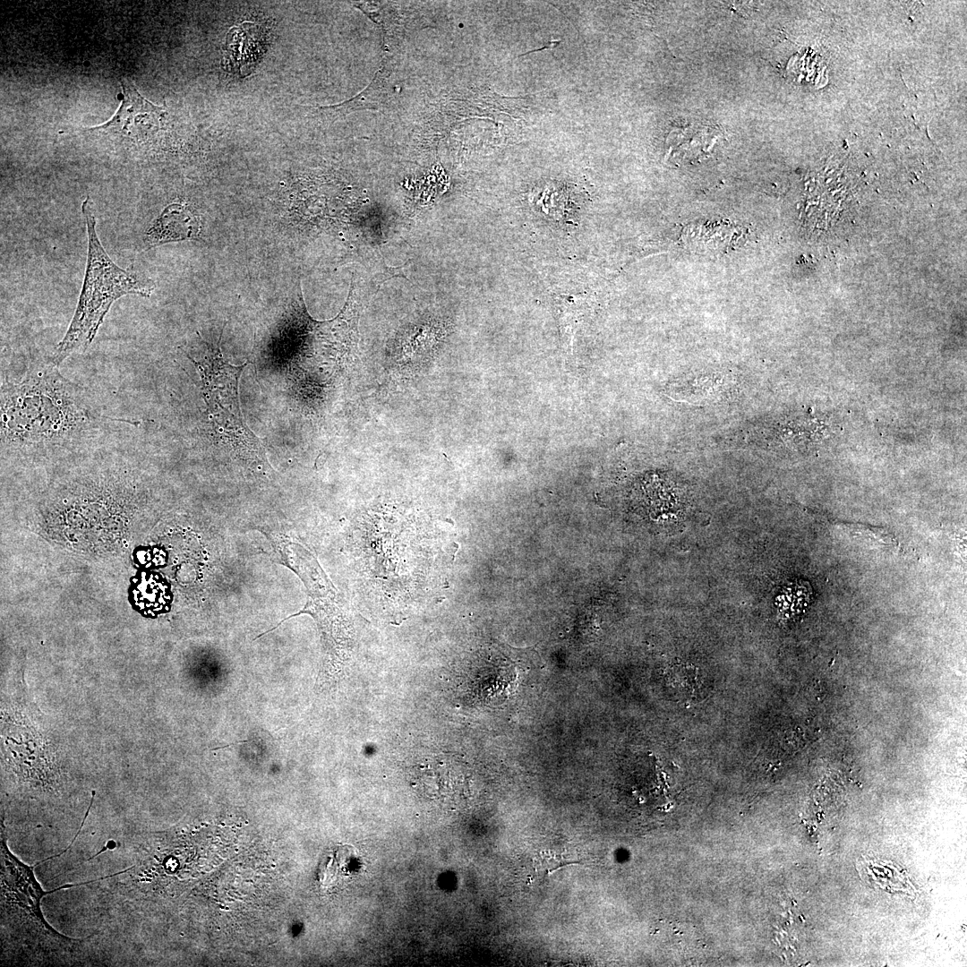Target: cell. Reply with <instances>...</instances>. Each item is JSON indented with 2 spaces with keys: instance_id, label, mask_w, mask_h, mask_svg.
<instances>
[{
  "instance_id": "obj_1",
  "label": "cell",
  "mask_w": 967,
  "mask_h": 967,
  "mask_svg": "<svg viewBox=\"0 0 967 967\" xmlns=\"http://www.w3.org/2000/svg\"><path fill=\"white\" fill-rule=\"evenodd\" d=\"M139 421L111 415L91 390L49 359L19 374L2 373L0 438L4 451L41 453L98 444L114 429Z\"/></svg>"
},
{
  "instance_id": "obj_2",
  "label": "cell",
  "mask_w": 967,
  "mask_h": 967,
  "mask_svg": "<svg viewBox=\"0 0 967 967\" xmlns=\"http://www.w3.org/2000/svg\"><path fill=\"white\" fill-rule=\"evenodd\" d=\"M81 213L88 236L85 276L71 322L49 357L57 366L92 343L116 300L127 295L150 297L155 288L149 278L133 270H124L111 260L97 234L95 208L89 196L81 204Z\"/></svg>"
},
{
  "instance_id": "obj_3",
  "label": "cell",
  "mask_w": 967,
  "mask_h": 967,
  "mask_svg": "<svg viewBox=\"0 0 967 967\" xmlns=\"http://www.w3.org/2000/svg\"><path fill=\"white\" fill-rule=\"evenodd\" d=\"M1 916L2 926L11 940L32 955L49 960L73 956L80 946L90 938L66 937L51 927L43 916L41 899L53 892L90 884L106 877L68 884L46 891L38 882L34 868L21 861L8 848L3 818L1 820Z\"/></svg>"
},
{
  "instance_id": "obj_4",
  "label": "cell",
  "mask_w": 967,
  "mask_h": 967,
  "mask_svg": "<svg viewBox=\"0 0 967 967\" xmlns=\"http://www.w3.org/2000/svg\"><path fill=\"white\" fill-rule=\"evenodd\" d=\"M198 338L184 352L200 377L199 389L210 434L245 458H263L261 441L245 424L240 407L238 384L247 362L234 365L225 360L220 350L221 337L215 345L199 333Z\"/></svg>"
},
{
  "instance_id": "obj_5",
  "label": "cell",
  "mask_w": 967,
  "mask_h": 967,
  "mask_svg": "<svg viewBox=\"0 0 967 967\" xmlns=\"http://www.w3.org/2000/svg\"><path fill=\"white\" fill-rule=\"evenodd\" d=\"M123 100L116 115L106 124L90 129L141 141L158 131L165 110L142 97L134 84L121 81Z\"/></svg>"
},
{
  "instance_id": "obj_6",
  "label": "cell",
  "mask_w": 967,
  "mask_h": 967,
  "mask_svg": "<svg viewBox=\"0 0 967 967\" xmlns=\"http://www.w3.org/2000/svg\"><path fill=\"white\" fill-rule=\"evenodd\" d=\"M265 39L266 32L260 24L244 21L233 26L226 36L224 69L241 79L250 75L262 56Z\"/></svg>"
},
{
  "instance_id": "obj_7",
  "label": "cell",
  "mask_w": 967,
  "mask_h": 967,
  "mask_svg": "<svg viewBox=\"0 0 967 967\" xmlns=\"http://www.w3.org/2000/svg\"><path fill=\"white\" fill-rule=\"evenodd\" d=\"M201 218L189 206L171 203L167 206L145 233L148 247L171 242L196 239L201 232Z\"/></svg>"
},
{
  "instance_id": "obj_8",
  "label": "cell",
  "mask_w": 967,
  "mask_h": 967,
  "mask_svg": "<svg viewBox=\"0 0 967 967\" xmlns=\"http://www.w3.org/2000/svg\"><path fill=\"white\" fill-rule=\"evenodd\" d=\"M731 385L732 381L724 372H704L689 374L673 381L667 392L677 401L705 404L720 399Z\"/></svg>"
},
{
  "instance_id": "obj_9",
  "label": "cell",
  "mask_w": 967,
  "mask_h": 967,
  "mask_svg": "<svg viewBox=\"0 0 967 967\" xmlns=\"http://www.w3.org/2000/svg\"><path fill=\"white\" fill-rule=\"evenodd\" d=\"M810 595L811 588L808 582L790 583L777 597L779 610L785 617L798 613L807 605Z\"/></svg>"
},
{
  "instance_id": "obj_10",
  "label": "cell",
  "mask_w": 967,
  "mask_h": 967,
  "mask_svg": "<svg viewBox=\"0 0 967 967\" xmlns=\"http://www.w3.org/2000/svg\"><path fill=\"white\" fill-rule=\"evenodd\" d=\"M827 523L837 529H841L846 532L848 535L860 536L871 541H876L878 543L899 546V543L895 536L888 532L885 528H879L876 526H867L863 524H851L845 522H837L826 519Z\"/></svg>"
}]
</instances>
